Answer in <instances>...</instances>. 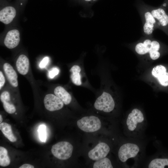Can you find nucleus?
<instances>
[{
    "mask_svg": "<svg viewBox=\"0 0 168 168\" xmlns=\"http://www.w3.org/2000/svg\"><path fill=\"white\" fill-rule=\"evenodd\" d=\"M148 7L157 22L158 29L162 30L168 36V12L163 3L159 7L148 5Z\"/></svg>",
    "mask_w": 168,
    "mask_h": 168,
    "instance_id": "obj_3",
    "label": "nucleus"
},
{
    "mask_svg": "<svg viewBox=\"0 0 168 168\" xmlns=\"http://www.w3.org/2000/svg\"><path fill=\"white\" fill-rule=\"evenodd\" d=\"M54 92L55 96L59 98L64 104L67 105L71 102V96L63 87L58 86L56 87Z\"/></svg>",
    "mask_w": 168,
    "mask_h": 168,
    "instance_id": "obj_15",
    "label": "nucleus"
},
{
    "mask_svg": "<svg viewBox=\"0 0 168 168\" xmlns=\"http://www.w3.org/2000/svg\"><path fill=\"white\" fill-rule=\"evenodd\" d=\"M0 129L4 136L10 141L14 142L16 141L17 139L12 133L10 124L5 122L2 123L0 124Z\"/></svg>",
    "mask_w": 168,
    "mask_h": 168,
    "instance_id": "obj_16",
    "label": "nucleus"
},
{
    "mask_svg": "<svg viewBox=\"0 0 168 168\" xmlns=\"http://www.w3.org/2000/svg\"><path fill=\"white\" fill-rule=\"evenodd\" d=\"M38 133L40 139L43 142H45L47 139L46 127L44 124L40 125L38 128Z\"/></svg>",
    "mask_w": 168,
    "mask_h": 168,
    "instance_id": "obj_21",
    "label": "nucleus"
},
{
    "mask_svg": "<svg viewBox=\"0 0 168 168\" xmlns=\"http://www.w3.org/2000/svg\"><path fill=\"white\" fill-rule=\"evenodd\" d=\"M1 101L2 103L5 101H9L10 95L7 91H4L1 94L0 96Z\"/></svg>",
    "mask_w": 168,
    "mask_h": 168,
    "instance_id": "obj_23",
    "label": "nucleus"
},
{
    "mask_svg": "<svg viewBox=\"0 0 168 168\" xmlns=\"http://www.w3.org/2000/svg\"><path fill=\"white\" fill-rule=\"evenodd\" d=\"M110 151V148L108 144L100 142L89 152L88 156L90 159L97 161L106 157Z\"/></svg>",
    "mask_w": 168,
    "mask_h": 168,
    "instance_id": "obj_8",
    "label": "nucleus"
},
{
    "mask_svg": "<svg viewBox=\"0 0 168 168\" xmlns=\"http://www.w3.org/2000/svg\"><path fill=\"white\" fill-rule=\"evenodd\" d=\"M5 83V79L2 71H0V89L4 85Z\"/></svg>",
    "mask_w": 168,
    "mask_h": 168,
    "instance_id": "obj_26",
    "label": "nucleus"
},
{
    "mask_svg": "<svg viewBox=\"0 0 168 168\" xmlns=\"http://www.w3.org/2000/svg\"><path fill=\"white\" fill-rule=\"evenodd\" d=\"M136 7L142 20V32L144 36L152 37L153 31L158 29V27L148 5L142 0H137Z\"/></svg>",
    "mask_w": 168,
    "mask_h": 168,
    "instance_id": "obj_1",
    "label": "nucleus"
},
{
    "mask_svg": "<svg viewBox=\"0 0 168 168\" xmlns=\"http://www.w3.org/2000/svg\"><path fill=\"white\" fill-rule=\"evenodd\" d=\"M10 163V159L7 155V150L4 147H0V165L5 167Z\"/></svg>",
    "mask_w": 168,
    "mask_h": 168,
    "instance_id": "obj_20",
    "label": "nucleus"
},
{
    "mask_svg": "<svg viewBox=\"0 0 168 168\" xmlns=\"http://www.w3.org/2000/svg\"><path fill=\"white\" fill-rule=\"evenodd\" d=\"M163 3L165 6L168 12V0H164Z\"/></svg>",
    "mask_w": 168,
    "mask_h": 168,
    "instance_id": "obj_28",
    "label": "nucleus"
},
{
    "mask_svg": "<svg viewBox=\"0 0 168 168\" xmlns=\"http://www.w3.org/2000/svg\"><path fill=\"white\" fill-rule=\"evenodd\" d=\"M140 152V148L137 144L127 142L120 146L118 152V156L120 161L124 163L129 159L138 157Z\"/></svg>",
    "mask_w": 168,
    "mask_h": 168,
    "instance_id": "obj_4",
    "label": "nucleus"
},
{
    "mask_svg": "<svg viewBox=\"0 0 168 168\" xmlns=\"http://www.w3.org/2000/svg\"><path fill=\"white\" fill-rule=\"evenodd\" d=\"M73 149V147L70 143L62 141L53 145L51 151L53 155L57 158L66 160L71 157Z\"/></svg>",
    "mask_w": 168,
    "mask_h": 168,
    "instance_id": "obj_6",
    "label": "nucleus"
},
{
    "mask_svg": "<svg viewBox=\"0 0 168 168\" xmlns=\"http://www.w3.org/2000/svg\"><path fill=\"white\" fill-rule=\"evenodd\" d=\"M114 106L113 97L109 93L105 92H103L97 98L94 104V107L96 110L106 113L112 111Z\"/></svg>",
    "mask_w": 168,
    "mask_h": 168,
    "instance_id": "obj_7",
    "label": "nucleus"
},
{
    "mask_svg": "<svg viewBox=\"0 0 168 168\" xmlns=\"http://www.w3.org/2000/svg\"><path fill=\"white\" fill-rule=\"evenodd\" d=\"M16 66L17 71L20 74L26 75L29 69V61L28 58L24 54L20 55L16 60Z\"/></svg>",
    "mask_w": 168,
    "mask_h": 168,
    "instance_id": "obj_14",
    "label": "nucleus"
},
{
    "mask_svg": "<svg viewBox=\"0 0 168 168\" xmlns=\"http://www.w3.org/2000/svg\"><path fill=\"white\" fill-rule=\"evenodd\" d=\"M3 70L10 84L16 87L18 86V76L12 67L9 63H5L3 64Z\"/></svg>",
    "mask_w": 168,
    "mask_h": 168,
    "instance_id": "obj_13",
    "label": "nucleus"
},
{
    "mask_svg": "<svg viewBox=\"0 0 168 168\" xmlns=\"http://www.w3.org/2000/svg\"><path fill=\"white\" fill-rule=\"evenodd\" d=\"M44 102L45 108L51 111L59 110L64 105L62 101L56 96L52 94L46 95L44 97Z\"/></svg>",
    "mask_w": 168,
    "mask_h": 168,
    "instance_id": "obj_9",
    "label": "nucleus"
},
{
    "mask_svg": "<svg viewBox=\"0 0 168 168\" xmlns=\"http://www.w3.org/2000/svg\"><path fill=\"white\" fill-rule=\"evenodd\" d=\"M145 121L144 115L140 110L138 109H133L126 119L128 130L132 133H137L143 125Z\"/></svg>",
    "mask_w": 168,
    "mask_h": 168,
    "instance_id": "obj_2",
    "label": "nucleus"
},
{
    "mask_svg": "<svg viewBox=\"0 0 168 168\" xmlns=\"http://www.w3.org/2000/svg\"><path fill=\"white\" fill-rule=\"evenodd\" d=\"M168 166V158H154L150 161L147 167L149 168H164Z\"/></svg>",
    "mask_w": 168,
    "mask_h": 168,
    "instance_id": "obj_18",
    "label": "nucleus"
},
{
    "mask_svg": "<svg viewBox=\"0 0 168 168\" xmlns=\"http://www.w3.org/2000/svg\"><path fill=\"white\" fill-rule=\"evenodd\" d=\"M8 101H5L2 103L3 107L7 113L13 114L16 111V108L13 105L10 103Z\"/></svg>",
    "mask_w": 168,
    "mask_h": 168,
    "instance_id": "obj_22",
    "label": "nucleus"
},
{
    "mask_svg": "<svg viewBox=\"0 0 168 168\" xmlns=\"http://www.w3.org/2000/svg\"><path fill=\"white\" fill-rule=\"evenodd\" d=\"M81 71L80 67L77 65L73 66L70 70L71 72L70 77L71 80L73 83L77 86H80L82 84Z\"/></svg>",
    "mask_w": 168,
    "mask_h": 168,
    "instance_id": "obj_17",
    "label": "nucleus"
},
{
    "mask_svg": "<svg viewBox=\"0 0 168 168\" xmlns=\"http://www.w3.org/2000/svg\"><path fill=\"white\" fill-rule=\"evenodd\" d=\"M85 0V1H92V0L95 1V0Z\"/></svg>",
    "mask_w": 168,
    "mask_h": 168,
    "instance_id": "obj_30",
    "label": "nucleus"
},
{
    "mask_svg": "<svg viewBox=\"0 0 168 168\" xmlns=\"http://www.w3.org/2000/svg\"><path fill=\"white\" fill-rule=\"evenodd\" d=\"M20 41V33L16 29L8 32L4 40V44L9 49H13L16 47Z\"/></svg>",
    "mask_w": 168,
    "mask_h": 168,
    "instance_id": "obj_10",
    "label": "nucleus"
},
{
    "mask_svg": "<svg viewBox=\"0 0 168 168\" xmlns=\"http://www.w3.org/2000/svg\"><path fill=\"white\" fill-rule=\"evenodd\" d=\"M49 58L48 57H45L40 62L39 64V67L43 68L46 67L49 62Z\"/></svg>",
    "mask_w": 168,
    "mask_h": 168,
    "instance_id": "obj_25",
    "label": "nucleus"
},
{
    "mask_svg": "<svg viewBox=\"0 0 168 168\" xmlns=\"http://www.w3.org/2000/svg\"><path fill=\"white\" fill-rule=\"evenodd\" d=\"M2 118L1 116V115L0 114V123H2Z\"/></svg>",
    "mask_w": 168,
    "mask_h": 168,
    "instance_id": "obj_29",
    "label": "nucleus"
},
{
    "mask_svg": "<svg viewBox=\"0 0 168 168\" xmlns=\"http://www.w3.org/2000/svg\"><path fill=\"white\" fill-rule=\"evenodd\" d=\"M94 168H112L113 167L110 160L105 157L96 161L93 164Z\"/></svg>",
    "mask_w": 168,
    "mask_h": 168,
    "instance_id": "obj_19",
    "label": "nucleus"
},
{
    "mask_svg": "<svg viewBox=\"0 0 168 168\" xmlns=\"http://www.w3.org/2000/svg\"><path fill=\"white\" fill-rule=\"evenodd\" d=\"M77 125L82 131L92 133L97 131L100 128L101 123L98 118L91 115L83 117L78 120Z\"/></svg>",
    "mask_w": 168,
    "mask_h": 168,
    "instance_id": "obj_5",
    "label": "nucleus"
},
{
    "mask_svg": "<svg viewBox=\"0 0 168 168\" xmlns=\"http://www.w3.org/2000/svg\"><path fill=\"white\" fill-rule=\"evenodd\" d=\"M34 167L30 164H25L20 167L19 168H34Z\"/></svg>",
    "mask_w": 168,
    "mask_h": 168,
    "instance_id": "obj_27",
    "label": "nucleus"
},
{
    "mask_svg": "<svg viewBox=\"0 0 168 168\" xmlns=\"http://www.w3.org/2000/svg\"><path fill=\"white\" fill-rule=\"evenodd\" d=\"M152 72V75L157 78L161 85L164 86H168V72H166L164 66L157 65L153 68Z\"/></svg>",
    "mask_w": 168,
    "mask_h": 168,
    "instance_id": "obj_11",
    "label": "nucleus"
},
{
    "mask_svg": "<svg viewBox=\"0 0 168 168\" xmlns=\"http://www.w3.org/2000/svg\"><path fill=\"white\" fill-rule=\"evenodd\" d=\"M16 11L12 6L6 7L0 12V21L5 24L10 23L15 17Z\"/></svg>",
    "mask_w": 168,
    "mask_h": 168,
    "instance_id": "obj_12",
    "label": "nucleus"
},
{
    "mask_svg": "<svg viewBox=\"0 0 168 168\" xmlns=\"http://www.w3.org/2000/svg\"><path fill=\"white\" fill-rule=\"evenodd\" d=\"M59 70L57 68H52L48 72V76L50 78L52 79L59 73Z\"/></svg>",
    "mask_w": 168,
    "mask_h": 168,
    "instance_id": "obj_24",
    "label": "nucleus"
}]
</instances>
